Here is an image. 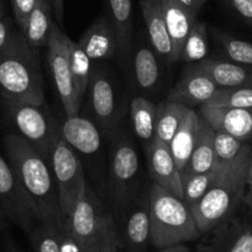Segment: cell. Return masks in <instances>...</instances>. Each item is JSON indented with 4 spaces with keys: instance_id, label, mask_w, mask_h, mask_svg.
Wrapping results in <instances>:
<instances>
[{
    "instance_id": "44",
    "label": "cell",
    "mask_w": 252,
    "mask_h": 252,
    "mask_svg": "<svg viewBox=\"0 0 252 252\" xmlns=\"http://www.w3.org/2000/svg\"><path fill=\"white\" fill-rule=\"evenodd\" d=\"M5 251L6 252H20L18 246L15 245L14 240L9 236V234H5Z\"/></svg>"
},
{
    "instance_id": "15",
    "label": "cell",
    "mask_w": 252,
    "mask_h": 252,
    "mask_svg": "<svg viewBox=\"0 0 252 252\" xmlns=\"http://www.w3.org/2000/svg\"><path fill=\"white\" fill-rule=\"evenodd\" d=\"M219 87L205 72L190 64L184 69L181 79L169 91L166 100L193 109V106L207 104L215 95Z\"/></svg>"
},
{
    "instance_id": "1",
    "label": "cell",
    "mask_w": 252,
    "mask_h": 252,
    "mask_svg": "<svg viewBox=\"0 0 252 252\" xmlns=\"http://www.w3.org/2000/svg\"><path fill=\"white\" fill-rule=\"evenodd\" d=\"M4 147L21 188L35 208L38 222L62 229L60 198L50 163L16 132L4 136Z\"/></svg>"
},
{
    "instance_id": "37",
    "label": "cell",
    "mask_w": 252,
    "mask_h": 252,
    "mask_svg": "<svg viewBox=\"0 0 252 252\" xmlns=\"http://www.w3.org/2000/svg\"><path fill=\"white\" fill-rule=\"evenodd\" d=\"M38 0H11V6L14 11V19H15L16 28L24 32L28 24L31 13L37 5Z\"/></svg>"
},
{
    "instance_id": "16",
    "label": "cell",
    "mask_w": 252,
    "mask_h": 252,
    "mask_svg": "<svg viewBox=\"0 0 252 252\" xmlns=\"http://www.w3.org/2000/svg\"><path fill=\"white\" fill-rule=\"evenodd\" d=\"M145 151L147 171L152 182L183 199L181 172L174 162L168 145L155 137Z\"/></svg>"
},
{
    "instance_id": "31",
    "label": "cell",
    "mask_w": 252,
    "mask_h": 252,
    "mask_svg": "<svg viewBox=\"0 0 252 252\" xmlns=\"http://www.w3.org/2000/svg\"><path fill=\"white\" fill-rule=\"evenodd\" d=\"M214 37L225 60L252 67V42L241 40L222 31H215Z\"/></svg>"
},
{
    "instance_id": "30",
    "label": "cell",
    "mask_w": 252,
    "mask_h": 252,
    "mask_svg": "<svg viewBox=\"0 0 252 252\" xmlns=\"http://www.w3.org/2000/svg\"><path fill=\"white\" fill-rule=\"evenodd\" d=\"M208 26L203 21H195L192 30L187 36L178 56V62L198 63L205 60L209 52Z\"/></svg>"
},
{
    "instance_id": "33",
    "label": "cell",
    "mask_w": 252,
    "mask_h": 252,
    "mask_svg": "<svg viewBox=\"0 0 252 252\" xmlns=\"http://www.w3.org/2000/svg\"><path fill=\"white\" fill-rule=\"evenodd\" d=\"M249 146L246 142L240 141L224 132L215 131L214 149H215V167L226 168L239 159L245 149Z\"/></svg>"
},
{
    "instance_id": "46",
    "label": "cell",
    "mask_w": 252,
    "mask_h": 252,
    "mask_svg": "<svg viewBox=\"0 0 252 252\" xmlns=\"http://www.w3.org/2000/svg\"><path fill=\"white\" fill-rule=\"evenodd\" d=\"M176 1H177V3L182 4V5L187 6V8H189V9H192V10L197 11V13L200 10V9L198 8L197 4H195L194 0H176Z\"/></svg>"
},
{
    "instance_id": "10",
    "label": "cell",
    "mask_w": 252,
    "mask_h": 252,
    "mask_svg": "<svg viewBox=\"0 0 252 252\" xmlns=\"http://www.w3.org/2000/svg\"><path fill=\"white\" fill-rule=\"evenodd\" d=\"M50 166L57 186L62 222L66 225L87 186L86 172L79 157L62 137L53 149Z\"/></svg>"
},
{
    "instance_id": "13",
    "label": "cell",
    "mask_w": 252,
    "mask_h": 252,
    "mask_svg": "<svg viewBox=\"0 0 252 252\" xmlns=\"http://www.w3.org/2000/svg\"><path fill=\"white\" fill-rule=\"evenodd\" d=\"M119 244L123 252H147L151 246L150 187L135 200L123 219L116 224Z\"/></svg>"
},
{
    "instance_id": "29",
    "label": "cell",
    "mask_w": 252,
    "mask_h": 252,
    "mask_svg": "<svg viewBox=\"0 0 252 252\" xmlns=\"http://www.w3.org/2000/svg\"><path fill=\"white\" fill-rule=\"evenodd\" d=\"M67 48H68L69 66H71L72 78H73L74 88H76L77 98L81 105H83L84 98H86L87 89H88L89 79L92 74V61L87 56V53L82 50L81 46L71 37L67 36L66 38Z\"/></svg>"
},
{
    "instance_id": "12",
    "label": "cell",
    "mask_w": 252,
    "mask_h": 252,
    "mask_svg": "<svg viewBox=\"0 0 252 252\" xmlns=\"http://www.w3.org/2000/svg\"><path fill=\"white\" fill-rule=\"evenodd\" d=\"M0 205L5 210L9 220L21 230L30 234L38 222L35 208L19 183L9 161L0 155Z\"/></svg>"
},
{
    "instance_id": "3",
    "label": "cell",
    "mask_w": 252,
    "mask_h": 252,
    "mask_svg": "<svg viewBox=\"0 0 252 252\" xmlns=\"http://www.w3.org/2000/svg\"><path fill=\"white\" fill-rule=\"evenodd\" d=\"M251 155L252 147L249 145L239 159L221 172L204 197L190 209L202 235L234 218L239 205L244 203Z\"/></svg>"
},
{
    "instance_id": "47",
    "label": "cell",
    "mask_w": 252,
    "mask_h": 252,
    "mask_svg": "<svg viewBox=\"0 0 252 252\" xmlns=\"http://www.w3.org/2000/svg\"><path fill=\"white\" fill-rule=\"evenodd\" d=\"M194 1H195V4H197V5H198V8L200 9L203 5H204L205 3H207L208 0H194Z\"/></svg>"
},
{
    "instance_id": "40",
    "label": "cell",
    "mask_w": 252,
    "mask_h": 252,
    "mask_svg": "<svg viewBox=\"0 0 252 252\" xmlns=\"http://www.w3.org/2000/svg\"><path fill=\"white\" fill-rule=\"evenodd\" d=\"M60 250L61 252H82L81 245L67 226H62L60 230Z\"/></svg>"
},
{
    "instance_id": "23",
    "label": "cell",
    "mask_w": 252,
    "mask_h": 252,
    "mask_svg": "<svg viewBox=\"0 0 252 252\" xmlns=\"http://www.w3.org/2000/svg\"><path fill=\"white\" fill-rule=\"evenodd\" d=\"M106 14L119 42L118 58L123 63L130 61L134 35L132 0H105Z\"/></svg>"
},
{
    "instance_id": "35",
    "label": "cell",
    "mask_w": 252,
    "mask_h": 252,
    "mask_svg": "<svg viewBox=\"0 0 252 252\" xmlns=\"http://www.w3.org/2000/svg\"><path fill=\"white\" fill-rule=\"evenodd\" d=\"M60 227L47 222H37L29 234L35 252H61Z\"/></svg>"
},
{
    "instance_id": "39",
    "label": "cell",
    "mask_w": 252,
    "mask_h": 252,
    "mask_svg": "<svg viewBox=\"0 0 252 252\" xmlns=\"http://www.w3.org/2000/svg\"><path fill=\"white\" fill-rule=\"evenodd\" d=\"M229 10L252 29V0H224Z\"/></svg>"
},
{
    "instance_id": "43",
    "label": "cell",
    "mask_w": 252,
    "mask_h": 252,
    "mask_svg": "<svg viewBox=\"0 0 252 252\" xmlns=\"http://www.w3.org/2000/svg\"><path fill=\"white\" fill-rule=\"evenodd\" d=\"M157 252H190V250H189V247L186 244H179L164 247V249H159Z\"/></svg>"
},
{
    "instance_id": "42",
    "label": "cell",
    "mask_w": 252,
    "mask_h": 252,
    "mask_svg": "<svg viewBox=\"0 0 252 252\" xmlns=\"http://www.w3.org/2000/svg\"><path fill=\"white\" fill-rule=\"evenodd\" d=\"M63 1L64 0H52V5H53V15L57 19L58 24H62L63 21Z\"/></svg>"
},
{
    "instance_id": "48",
    "label": "cell",
    "mask_w": 252,
    "mask_h": 252,
    "mask_svg": "<svg viewBox=\"0 0 252 252\" xmlns=\"http://www.w3.org/2000/svg\"><path fill=\"white\" fill-rule=\"evenodd\" d=\"M3 16H5V10H4L3 4L0 1V18H3Z\"/></svg>"
},
{
    "instance_id": "24",
    "label": "cell",
    "mask_w": 252,
    "mask_h": 252,
    "mask_svg": "<svg viewBox=\"0 0 252 252\" xmlns=\"http://www.w3.org/2000/svg\"><path fill=\"white\" fill-rule=\"evenodd\" d=\"M214 135L215 130L199 114V130H198L197 142H195L188 163L181 172L182 179L188 178L194 174L205 173L215 168Z\"/></svg>"
},
{
    "instance_id": "27",
    "label": "cell",
    "mask_w": 252,
    "mask_h": 252,
    "mask_svg": "<svg viewBox=\"0 0 252 252\" xmlns=\"http://www.w3.org/2000/svg\"><path fill=\"white\" fill-rule=\"evenodd\" d=\"M129 113L132 132L147 149L156 137V105L146 96L135 95L130 101Z\"/></svg>"
},
{
    "instance_id": "4",
    "label": "cell",
    "mask_w": 252,
    "mask_h": 252,
    "mask_svg": "<svg viewBox=\"0 0 252 252\" xmlns=\"http://www.w3.org/2000/svg\"><path fill=\"white\" fill-rule=\"evenodd\" d=\"M150 221L151 246L156 250L202 237L186 202L154 182L150 186Z\"/></svg>"
},
{
    "instance_id": "11",
    "label": "cell",
    "mask_w": 252,
    "mask_h": 252,
    "mask_svg": "<svg viewBox=\"0 0 252 252\" xmlns=\"http://www.w3.org/2000/svg\"><path fill=\"white\" fill-rule=\"evenodd\" d=\"M66 38L67 35L61 30L55 21L52 24L50 37L46 45L47 62L66 116H76L79 115L82 105L77 98L76 88L72 78Z\"/></svg>"
},
{
    "instance_id": "38",
    "label": "cell",
    "mask_w": 252,
    "mask_h": 252,
    "mask_svg": "<svg viewBox=\"0 0 252 252\" xmlns=\"http://www.w3.org/2000/svg\"><path fill=\"white\" fill-rule=\"evenodd\" d=\"M82 252H123L119 244L118 232H109L105 236L95 240L88 246L82 249Z\"/></svg>"
},
{
    "instance_id": "5",
    "label": "cell",
    "mask_w": 252,
    "mask_h": 252,
    "mask_svg": "<svg viewBox=\"0 0 252 252\" xmlns=\"http://www.w3.org/2000/svg\"><path fill=\"white\" fill-rule=\"evenodd\" d=\"M0 96L5 101L45 104L40 57L33 55L25 37L0 55Z\"/></svg>"
},
{
    "instance_id": "19",
    "label": "cell",
    "mask_w": 252,
    "mask_h": 252,
    "mask_svg": "<svg viewBox=\"0 0 252 252\" xmlns=\"http://www.w3.org/2000/svg\"><path fill=\"white\" fill-rule=\"evenodd\" d=\"M78 45L92 62L110 61L118 57L119 42L113 25L106 15H100L82 35Z\"/></svg>"
},
{
    "instance_id": "9",
    "label": "cell",
    "mask_w": 252,
    "mask_h": 252,
    "mask_svg": "<svg viewBox=\"0 0 252 252\" xmlns=\"http://www.w3.org/2000/svg\"><path fill=\"white\" fill-rule=\"evenodd\" d=\"M63 226L68 227L81 249L116 230L115 219L108 202L96 193L88 181L71 218Z\"/></svg>"
},
{
    "instance_id": "32",
    "label": "cell",
    "mask_w": 252,
    "mask_h": 252,
    "mask_svg": "<svg viewBox=\"0 0 252 252\" xmlns=\"http://www.w3.org/2000/svg\"><path fill=\"white\" fill-rule=\"evenodd\" d=\"M230 167V166H229ZM227 168V167H226ZM225 168H217L205 173L194 174L188 178L182 179V187H183V200L190 209L202 199L205 193L210 189V187L215 183L221 172Z\"/></svg>"
},
{
    "instance_id": "22",
    "label": "cell",
    "mask_w": 252,
    "mask_h": 252,
    "mask_svg": "<svg viewBox=\"0 0 252 252\" xmlns=\"http://www.w3.org/2000/svg\"><path fill=\"white\" fill-rule=\"evenodd\" d=\"M140 5H141L144 21L146 24L150 45L162 61H164L167 64H172L173 48H172L171 38H169L163 14H162L161 1L159 0H141Z\"/></svg>"
},
{
    "instance_id": "17",
    "label": "cell",
    "mask_w": 252,
    "mask_h": 252,
    "mask_svg": "<svg viewBox=\"0 0 252 252\" xmlns=\"http://www.w3.org/2000/svg\"><path fill=\"white\" fill-rule=\"evenodd\" d=\"M199 114L215 131L224 132L244 142L252 137V108L200 106Z\"/></svg>"
},
{
    "instance_id": "36",
    "label": "cell",
    "mask_w": 252,
    "mask_h": 252,
    "mask_svg": "<svg viewBox=\"0 0 252 252\" xmlns=\"http://www.w3.org/2000/svg\"><path fill=\"white\" fill-rule=\"evenodd\" d=\"M23 38L24 35L15 28L11 19L8 16L0 18V55L15 47Z\"/></svg>"
},
{
    "instance_id": "28",
    "label": "cell",
    "mask_w": 252,
    "mask_h": 252,
    "mask_svg": "<svg viewBox=\"0 0 252 252\" xmlns=\"http://www.w3.org/2000/svg\"><path fill=\"white\" fill-rule=\"evenodd\" d=\"M190 108L173 101L164 100L156 105V125L155 136L164 144L169 145L172 137L178 130L182 120Z\"/></svg>"
},
{
    "instance_id": "20",
    "label": "cell",
    "mask_w": 252,
    "mask_h": 252,
    "mask_svg": "<svg viewBox=\"0 0 252 252\" xmlns=\"http://www.w3.org/2000/svg\"><path fill=\"white\" fill-rule=\"evenodd\" d=\"M193 64L205 72L219 88H252V67L213 57Z\"/></svg>"
},
{
    "instance_id": "14",
    "label": "cell",
    "mask_w": 252,
    "mask_h": 252,
    "mask_svg": "<svg viewBox=\"0 0 252 252\" xmlns=\"http://www.w3.org/2000/svg\"><path fill=\"white\" fill-rule=\"evenodd\" d=\"M197 252H252V224L231 218L202 235Z\"/></svg>"
},
{
    "instance_id": "2",
    "label": "cell",
    "mask_w": 252,
    "mask_h": 252,
    "mask_svg": "<svg viewBox=\"0 0 252 252\" xmlns=\"http://www.w3.org/2000/svg\"><path fill=\"white\" fill-rule=\"evenodd\" d=\"M106 202L118 224L146 187L141 184V161L135 140L123 125L108 140Z\"/></svg>"
},
{
    "instance_id": "26",
    "label": "cell",
    "mask_w": 252,
    "mask_h": 252,
    "mask_svg": "<svg viewBox=\"0 0 252 252\" xmlns=\"http://www.w3.org/2000/svg\"><path fill=\"white\" fill-rule=\"evenodd\" d=\"M198 130H199V113H197L194 109H189L168 145L179 172L183 171L190 158V155L197 142Z\"/></svg>"
},
{
    "instance_id": "18",
    "label": "cell",
    "mask_w": 252,
    "mask_h": 252,
    "mask_svg": "<svg viewBox=\"0 0 252 252\" xmlns=\"http://www.w3.org/2000/svg\"><path fill=\"white\" fill-rule=\"evenodd\" d=\"M159 60L161 58L150 43L142 42L135 50L132 48L130 55L132 83L142 96L155 93L158 89L162 79Z\"/></svg>"
},
{
    "instance_id": "7",
    "label": "cell",
    "mask_w": 252,
    "mask_h": 252,
    "mask_svg": "<svg viewBox=\"0 0 252 252\" xmlns=\"http://www.w3.org/2000/svg\"><path fill=\"white\" fill-rule=\"evenodd\" d=\"M3 105L16 134L50 163L53 149L61 139V125L46 104L3 100Z\"/></svg>"
},
{
    "instance_id": "8",
    "label": "cell",
    "mask_w": 252,
    "mask_h": 252,
    "mask_svg": "<svg viewBox=\"0 0 252 252\" xmlns=\"http://www.w3.org/2000/svg\"><path fill=\"white\" fill-rule=\"evenodd\" d=\"M88 115L106 140L124 125L125 104L113 74L105 68L92 69L86 94Z\"/></svg>"
},
{
    "instance_id": "25",
    "label": "cell",
    "mask_w": 252,
    "mask_h": 252,
    "mask_svg": "<svg viewBox=\"0 0 252 252\" xmlns=\"http://www.w3.org/2000/svg\"><path fill=\"white\" fill-rule=\"evenodd\" d=\"M52 0H38L31 13L23 35L33 55L40 57V52L47 45L53 20Z\"/></svg>"
},
{
    "instance_id": "34",
    "label": "cell",
    "mask_w": 252,
    "mask_h": 252,
    "mask_svg": "<svg viewBox=\"0 0 252 252\" xmlns=\"http://www.w3.org/2000/svg\"><path fill=\"white\" fill-rule=\"evenodd\" d=\"M203 106L214 108H252V88H219L215 95Z\"/></svg>"
},
{
    "instance_id": "45",
    "label": "cell",
    "mask_w": 252,
    "mask_h": 252,
    "mask_svg": "<svg viewBox=\"0 0 252 252\" xmlns=\"http://www.w3.org/2000/svg\"><path fill=\"white\" fill-rule=\"evenodd\" d=\"M9 221H10V220H9V218H8V215H6L5 210H4L3 207L0 205V231H3V230L6 229Z\"/></svg>"
},
{
    "instance_id": "6",
    "label": "cell",
    "mask_w": 252,
    "mask_h": 252,
    "mask_svg": "<svg viewBox=\"0 0 252 252\" xmlns=\"http://www.w3.org/2000/svg\"><path fill=\"white\" fill-rule=\"evenodd\" d=\"M61 137L73 149L93 188L105 199L108 147L100 129L87 116H67L61 125Z\"/></svg>"
},
{
    "instance_id": "41",
    "label": "cell",
    "mask_w": 252,
    "mask_h": 252,
    "mask_svg": "<svg viewBox=\"0 0 252 252\" xmlns=\"http://www.w3.org/2000/svg\"><path fill=\"white\" fill-rule=\"evenodd\" d=\"M244 203L252 209V155L250 158L249 168H247V176H246V192H245Z\"/></svg>"
},
{
    "instance_id": "21",
    "label": "cell",
    "mask_w": 252,
    "mask_h": 252,
    "mask_svg": "<svg viewBox=\"0 0 252 252\" xmlns=\"http://www.w3.org/2000/svg\"><path fill=\"white\" fill-rule=\"evenodd\" d=\"M159 1H161V9L167 31L171 38L172 48H173L172 58L173 63H176L178 62L179 52L187 36L197 21L198 13L177 3L176 0H159Z\"/></svg>"
}]
</instances>
